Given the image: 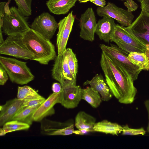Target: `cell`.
Listing matches in <instances>:
<instances>
[{
  "instance_id": "cell-18",
  "label": "cell",
  "mask_w": 149,
  "mask_h": 149,
  "mask_svg": "<svg viewBox=\"0 0 149 149\" xmlns=\"http://www.w3.org/2000/svg\"><path fill=\"white\" fill-rule=\"evenodd\" d=\"M116 25L113 18L103 17L97 23L95 33L100 40L109 43L114 34Z\"/></svg>"
},
{
  "instance_id": "cell-20",
  "label": "cell",
  "mask_w": 149,
  "mask_h": 149,
  "mask_svg": "<svg viewBox=\"0 0 149 149\" xmlns=\"http://www.w3.org/2000/svg\"><path fill=\"white\" fill-rule=\"evenodd\" d=\"M77 0H48L46 4L49 11L56 15L67 14Z\"/></svg>"
},
{
  "instance_id": "cell-10",
  "label": "cell",
  "mask_w": 149,
  "mask_h": 149,
  "mask_svg": "<svg viewBox=\"0 0 149 149\" xmlns=\"http://www.w3.org/2000/svg\"><path fill=\"white\" fill-rule=\"evenodd\" d=\"M96 12L100 17H110L116 19L122 26L127 27L132 23L134 18L132 12L120 8L110 2L104 7L97 8Z\"/></svg>"
},
{
  "instance_id": "cell-32",
  "label": "cell",
  "mask_w": 149,
  "mask_h": 149,
  "mask_svg": "<svg viewBox=\"0 0 149 149\" xmlns=\"http://www.w3.org/2000/svg\"><path fill=\"white\" fill-rule=\"evenodd\" d=\"M8 75L4 68L0 64V85H4L8 79Z\"/></svg>"
},
{
  "instance_id": "cell-15",
  "label": "cell",
  "mask_w": 149,
  "mask_h": 149,
  "mask_svg": "<svg viewBox=\"0 0 149 149\" xmlns=\"http://www.w3.org/2000/svg\"><path fill=\"white\" fill-rule=\"evenodd\" d=\"M61 93H53L45 99L33 113L32 116L33 121L41 122L45 117L55 113L54 106L56 104L60 103Z\"/></svg>"
},
{
  "instance_id": "cell-28",
  "label": "cell",
  "mask_w": 149,
  "mask_h": 149,
  "mask_svg": "<svg viewBox=\"0 0 149 149\" xmlns=\"http://www.w3.org/2000/svg\"><path fill=\"white\" fill-rule=\"evenodd\" d=\"M65 52L67 54L69 69L73 77L76 79L78 70V63L76 55L70 48H67Z\"/></svg>"
},
{
  "instance_id": "cell-35",
  "label": "cell",
  "mask_w": 149,
  "mask_h": 149,
  "mask_svg": "<svg viewBox=\"0 0 149 149\" xmlns=\"http://www.w3.org/2000/svg\"><path fill=\"white\" fill-rule=\"evenodd\" d=\"M94 130L93 129H84L81 130H75L74 134L79 135H84L87 133L94 132Z\"/></svg>"
},
{
  "instance_id": "cell-24",
  "label": "cell",
  "mask_w": 149,
  "mask_h": 149,
  "mask_svg": "<svg viewBox=\"0 0 149 149\" xmlns=\"http://www.w3.org/2000/svg\"><path fill=\"white\" fill-rule=\"evenodd\" d=\"M40 105L23 108L15 115L12 120H18L30 125L33 121L32 118L33 115Z\"/></svg>"
},
{
  "instance_id": "cell-19",
  "label": "cell",
  "mask_w": 149,
  "mask_h": 149,
  "mask_svg": "<svg viewBox=\"0 0 149 149\" xmlns=\"http://www.w3.org/2000/svg\"><path fill=\"white\" fill-rule=\"evenodd\" d=\"M83 85H89L98 92L100 95L103 101H109L113 95L106 79L101 74H97L91 80H87L84 83Z\"/></svg>"
},
{
  "instance_id": "cell-38",
  "label": "cell",
  "mask_w": 149,
  "mask_h": 149,
  "mask_svg": "<svg viewBox=\"0 0 149 149\" xmlns=\"http://www.w3.org/2000/svg\"><path fill=\"white\" fill-rule=\"evenodd\" d=\"M144 103L148 113V123L147 127V131L149 133V99L146 100Z\"/></svg>"
},
{
  "instance_id": "cell-40",
  "label": "cell",
  "mask_w": 149,
  "mask_h": 149,
  "mask_svg": "<svg viewBox=\"0 0 149 149\" xmlns=\"http://www.w3.org/2000/svg\"><path fill=\"white\" fill-rule=\"evenodd\" d=\"M6 134V133L3 128H0V136H4Z\"/></svg>"
},
{
  "instance_id": "cell-42",
  "label": "cell",
  "mask_w": 149,
  "mask_h": 149,
  "mask_svg": "<svg viewBox=\"0 0 149 149\" xmlns=\"http://www.w3.org/2000/svg\"><path fill=\"white\" fill-rule=\"evenodd\" d=\"M139 2H140L141 3H142V2L143 1V0H138Z\"/></svg>"
},
{
  "instance_id": "cell-8",
  "label": "cell",
  "mask_w": 149,
  "mask_h": 149,
  "mask_svg": "<svg viewBox=\"0 0 149 149\" xmlns=\"http://www.w3.org/2000/svg\"><path fill=\"white\" fill-rule=\"evenodd\" d=\"M52 70V78L60 83L62 88L76 85L75 79L69 69L67 54L58 55L54 60Z\"/></svg>"
},
{
  "instance_id": "cell-12",
  "label": "cell",
  "mask_w": 149,
  "mask_h": 149,
  "mask_svg": "<svg viewBox=\"0 0 149 149\" xmlns=\"http://www.w3.org/2000/svg\"><path fill=\"white\" fill-rule=\"evenodd\" d=\"M140 14L127 28L147 47H149V14L141 8Z\"/></svg>"
},
{
  "instance_id": "cell-22",
  "label": "cell",
  "mask_w": 149,
  "mask_h": 149,
  "mask_svg": "<svg viewBox=\"0 0 149 149\" xmlns=\"http://www.w3.org/2000/svg\"><path fill=\"white\" fill-rule=\"evenodd\" d=\"M81 100L86 101L94 108H97L102 100L100 94L91 87L81 88Z\"/></svg>"
},
{
  "instance_id": "cell-7",
  "label": "cell",
  "mask_w": 149,
  "mask_h": 149,
  "mask_svg": "<svg viewBox=\"0 0 149 149\" xmlns=\"http://www.w3.org/2000/svg\"><path fill=\"white\" fill-rule=\"evenodd\" d=\"M99 46L102 52L116 60L125 68L134 81L137 79L139 74L142 70L129 60L128 56L129 53L113 44H111L109 46L101 44Z\"/></svg>"
},
{
  "instance_id": "cell-13",
  "label": "cell",
  "mask_w": 149,
  "mask_h": 149,
  "mask_svg": "<svg viewBox=\"0 0 149 149\" xmlns=\"http://www.w3.org/2000/svg\"><path fill=\"white\" fill-rule=\"evenodd\" d=\"M79 24L80 37L85 40L93 41L97 23L94 12L92 8H88L81 15Z\"/></svg>"
},
{
  "instance_id": "cell-29",
  "label": "cell",
  "mask_w": 149,
  "mask_h": 149,
  "mask_svg": "<svg viewBox=\"0 0 149 149\" xmlns=\"http://www.w3.org/2000/svg\"><path fill=\"white\" fill-rule=\"evenodd\" d=\"M19 11L24 15L28 17L32 14L31 4L33 0H13Z\"/></svg>"
},
{
  "instance_id": "cell-41",
  "label": "cell",
  "mask_w": 149,
  "mask_h": 149,
  "mask_svg": "<svg viewBox=\"0 0 149 149\" xmlns=\"http://www.w3.org/2000/svg\"><path fill=\"white\" fill-rule=\"evenodd\" d=\"M78 1L80 3H84L90 1L91 0H78Z\"/></svg>"
},
{
  "instance_id": "cell-34",
  "label": "cell",
  "mask_w": 149,
  "mask_h": 149,
  "mask_svg": "<svg viewBox=\"0 0 149 149\" xmlns=\"http://www.w3.org/2000/svg\"><path fill=\"white\" fill-rule=\"evenodd\" d=\"M52 88L53 93H60L62 91V86L59 83H54L52 85Z\"/></svg>"
},
{
  "instance_id": "cell-11",
  "label": "cell",
  "mask_w": 149,
  "mask_h": 149,
  "mask_svg": "<svg viewBox=\"0 0 149 149\" xmlns=\"http://www.w3.org/2000/svg\"><path fill=\"white\" fill-rule=\"evenodd\" d=\"M74 20L75 17L72 11L58 23V31L57 34L56 44L58 55L63 54L66 51Z\"/></svg>"
},
{
  "instance_id": "cell-21",
  "label": "cell",
  "mask_w": 149,
  "mask_h": 149,
  "mask_svg": "<svg viewBox=\"0 0 149 149\" xmlns=\"http://www.w3.org/2000/svg\"><path fill=\"white\" fill-rule=\"evenodd\" d=\"M93 129L94 132L118 135L122 132L123 126L117 123L104 120L96 123Z\"/></svg>"
},
{
  "instance_id": "cell-30",
  "label": "cell",
  "mask_w": 149,
  "mask_h": 149,
  "mask_svg": "<svg viewBox=\"0 0 149 149\" xmlns=\"http://www.w3.org/2000/svg\"><path fill=\"white\" fill-rule=\"evenodd\" d=\"M122 134L123 135H144L146 131L143 127L139 128H132L127 125L123 126Z\"/></svg>"
},
{
  "instance_id": "cell-43",
  "label": "cell",
  "mask_w": 149,
  "mask_h": 149,
  "mask_svg": "<svg viewBox=\"0 0 149 149\" xmlns=\"http://www.w3.org/2000/svg\"></svg>"
},
{
  "instance_id": "cell-39",
  "label": "cell",
  "mask_w": 149,
  "mask_h": 149,
  "mask_svg": "<svg viewBox=\"0 0 149 149\" xmlns=\"http://www.w3.org/2000/svg\"><path fill=\"white\" fill-rule=\"evenodd\" d=\"M144 53L146 55L148 61V70H149V47H147L146 50Z\"/></svg>"
},
{
  "instance_id": "cell-3",
  "label": "cell",
  "mask_w": 149,
  "mask_h": 149,
  "mask_svg": "<svg viewBox=\"0 0 149 149\" xmlns=\"http://www.w3.org/2000/svg\"><path fill=\"white\" fill-rule=\"evenodd\" d=\"M0 16V29L8 36H22L30 28L28 17L24 15L15 6L9 8L8 6L7 11Z\"/></svg>"
},
{
  "instance_id": "cell-5",
  "label": "cell",
  "mask_w": 149,
  "mask_h": 149,
  "mask_svg": "<svg viewBox=\"0 0 149 149\" xmlns=\"http://www.w3.org/2000/svg\"><path fill=\"white\" fill-rule=\"evenodd\" d=\"M111 42H114L121 49L128 53H144L147 46L126 27L116 24Z\"/></svg>"
},
{
  "instance_id": "cell-23",
  "label": "cell",
  "mask_w": 149,
  "mask_h": 149,
  "mask_svg": "<svg viewBox=\"0 0 149 149\" xmlns=\"http://www.w3.org/2000/svg\"><path fill=\"white\" fill-rule=\"evenodd\" d=\"M96 119L93 116L84 111H80L77 114L75 119V126L78 130L93 129Z\"/></svg>"
},
{
  "instance_id": "cell-36",
  "label": "cell",
  "mask_w": 149,
  "mask_h": 149,
  "mask_svg": "<svg viewBox=\"0 0 149 149\" xmlns=\"http://www.w3.org/2000/svg\"><path fill=\"white\" fill-rule=\"evenodd\" d=\"M90 1L96 5L101 7H104L106 5L105 0H91Z\"/></svg>"
},
{
  "instance_id": "cell-17",
  "label": "cell",
  "mask_w": 149,
  "mask_h": 149,
  "mask_svg": "<svg viewBox=\"0 0 149 149\" xmlns=\"http://www.w3.org/2000/svg\"><path fill=\"white\" fill-rule=\"evenodd\" d=\"M23 100L15 98L7 101L0 106V126L12 120L13 117L23 108Z\"/></svg>"
},
{
  "instance_id": "cell-4",
  "label": "cell",
  "mask_w": 149,
  "mask_h": 149,
  "mask_svg": "<svg viewBox=\"0 0 149 149\" xmlns=\"http://www.w3.org/2000/svg\"><path fill=\"white\" fill-rule=\"evenodd\" d=\"M26 64V62L15 58L0 56V64L6 70L13 83L23 85L34 79L35 77Z\"/></svg>"
},
{
  "instance_id": "cell-25",
  "label": "cell",
  "mask_w": 149,
  "mask_h": 149,
  "mask_svg": "<svg viewBox=\"0 0 149 149\" xmlns=\"http://www.w3.org/2000/svg\"><path fill=\"white\" fill-rule=\"evenodd\" d=\"M128 58L134 64L141 70H148V61L144 52H134L129 53Z\"/></svg>"
},
{
  "instance_id": "cell-14",
  "label": "cell",
  "mask_w": 149,
  "mask_h": 149,
  "mask_svg": "<svg viewBox=\"0 0 149 149\" xmlns=\"http://www.w3.org/2000/svg\"><path fill=\"white\" fill-rule=\"evenodd\" d=\"M74 124L44 119L41 121L40 131L42 134L48 135L67 136L74 134Z\"/></svg>"
},
{
  "instance_id": "cell-9",
  "label": "cell",
  "mask_w": 149,
  "mask_h": 149,
  "mask_svg": "<svg viewBox=\"0 0 149 149\" xmlns=\"http://www.w3.org/2000/svg\"><path fill=\"white\" fill-rule=\"evenodd\" d=\"M30 27L50 40L58 28V23L53 16L48 12H44L35 18Z\"/></svg>"
},
{
  "instance_id": "cell-37",
  "label": "cell",
  "mask_w": 149,
  "mask_h": 149,
  "mask_svg": "<svg viewBox=\"0 0 149 149\" xmlns=\"http://www.w3.org/2000/svg\"><path fill=\"white\" fill-rule=\"evenodd\" d=\"M141 8L149 14V0H143L141 3Z\"/></svg>"
},
{
  "instance_id": "cell-27",
  "label": "cell",
  "mask_w": 149,
  "mask_h": 149,
  "mask_svg": "<svg viewBox=\"0 0 149 149\" xmlns=\"http://www.w3.org/2000/svg\"><path fill=\"white\" fill-rule=\"evenodd\" d=\"M41 96L34 89L29 86L25 85L23 86H18L17 98L23 100L35 97Z\"/></svg>"
},
{
  "instance_id": "cell-6",
  "label": "cell",
  "mask_w": 149,
  "mask_h": 149,
  "mask_svg": "<svg viewBox=\"0 0 149 149\" xmlns=\"http://www.w3.org/2000/svg\"><path fill=\"white\" fill-rule=\"evenodd\" d=\"M22 36H8L6 39L0 43V54L25 60H33L36 56L24 44L22 39Z\"/></svg>"
},
{
  "instance_id": "cell-31",
  "label": "cell",
  "mask_w": 149,
  "mask_h": 149,
  "mask_svg": "<svg viewBox=\"0 0 149 149\" xmlns=\"http://www.w3.org/2000/svg\"><path fill=\"white\" fill-rule=\"evenodd\" d=\"M45 100V99L40 96L26 99L23 100V108L30 107L41 104Z\"/></svg>"
},
{
  "instance_id": "cell-26",
  "label": "cell",
  "mask_w": 149,
  "mask_h": 149,
  "mask_svg": "<svg viewBox=\"0 0 149 149\" xmlns=\"http://www.w3.org/2000/svg\"><path fill=\"white\" fill-rule=\"evenodd\" d=\"M30 125L17 120H12L6 122L3 126V128L6 133L13 132L28 130Z\"/></svg>"
},
{
  "instance_id": "cell-33",
  "label": "cell",
  "mask_w": 149,
  "mask_h": 149,
  "mask_svg": "<svg viewBox=\"0 0 149 149\" xmlns=\"http://www.w3.org/2000/svg\"><path fill=\"white\" fill-rule=\"evenodd\" d=\"M124 4L127 8V10L129 12L135 10L138 7L137 4L133 0H127Z\"/></svg>"
},
{
  "instance_id": "cell-1",
  "label": "cell",
  "mask_w": 149,
  "mask_h": 149,
  "mask_svg": "<svg viewBox=\"0 0 149 149\" xmlns=\"http://www.w3.org/2000/svg\"><path fill=\"white\" fill-rule=\"evenodd\" d=\"M100 64L111 92L122 104H130L135 99L137 89L125 68L116 60L102 52Z\"/></svg>"
},
{
  "instance_id": "cell-16",
  "label": "cell",
  "mask_w": 149,
  "mask_h": 149,
  "mask_svg": "<svg viewBox=\"0 0 149 149\" xmlns=\"http://www.w3.org/2000/svg\"><path fill=\"white\" fill-rule=\"evenodd\" d=\"M81 88L76 85L62 88L60 104L68 109L77 107L81 100Z\"/></svg>"
},
{
  "instance_id": "cell-2",
  "label": "cell",
  "mask_w": 149,
  "mask_h": 149,
  "mask_svg": "<svg viewBox=\"0 0 149 149\" xmlns=\"http://www.w3.org/2000/svg\"><path fill=\"white\" fill-rule=\"evenodd\" d=\"M22 39L27 48L35 55L33 60L41 64H48L57 56L55 46L50 40L31 28L22 36Z\"/></svg>"
}]
</instances>
